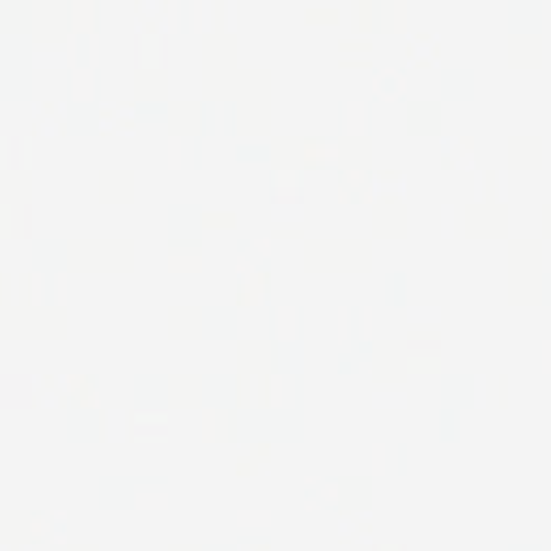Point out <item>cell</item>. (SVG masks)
Wrapping results in <instances>:
<instances>
[{
    "mask_svg": "<svg viewBox=\"0 0 551 551\" xmlns=\"http://www.w3.org/2000/svg\"><path fill=\"white\" fill-rule=\"evenodd\" d=\"M336 160H338L336 142H327V140H306L304 142V166L306 168H319L325 164H332Z\"/></svg>",
    "mask_w": 551,
    "mask_h": 551,
    "instance_id": "1",
    "label": "cell"
},
{
    "mask_svg": "<svg viewBox=\"0 0 551 551\" xmlns=\"http://www.w3.org/2000/svg\"><path fill=\"white\" fill-rule=\"evenodd\" d=\"M338 15H341V11H336V9H330V11H325V9H319V11H306V22H321V24H338Z\"/></svg>",
    "mask_w": 551,
    "mask_h": 551,
    "instance_id": "2",
    "label": "cell"
},
{
    "mask_svg": "<svg viewBox=\"0 0 551 551\" xmlns=\"http://www.w3.org/2000/svg\"><path fill=\"white\" fill-rule=\"evenodd\" d=\"M265 392H267V405H282V379L280 377H269V381H265Z\"/></svg>",
    "mask_w": 551,
    "mask_h": 551,
    "instance_id": "3",
    "label": "cell"
},
{
    "mask_svg": "<svg viewBox=\"0 0 551 551\" xmlns=\"http://www.w3.org/2000/svg\"><path fill=\"white\" fill-rule=\"evenodd\" d=\"M343 181H345V189H362V185L368 181V175L362 173V171H349L343 175Z\"/></svg>",
    "mask_w": 551,
    "mask_h": 551,
    "instance_id": "4",
    "label": "cell"
},
{
    "mask_svg": "<svg viewBox=\"0 0 551 551\" xmlns=\"http://www.w3.org/2000/svg\"><path fill=\"white\" fill-rule=\"evenodd\" d=\"M341 48L343 50H370L373 48V44L370 41H341Z\"/></svg>",
    "mask_w": 551,
    "mask_h": 551,
    "instance_id": "5",
    "label": "cell"
},
{
    "mask_svg": "<svg viewBox=\"0 0 551 551\" xmlns=\"http://www.w3.org/2000/svg\"><path fill=\"white\" fill-rule=\"evenodd\" d=\"M341 67H366V69H368V67H373V62H370V60H353V62H347V60H345V62H341Z\"/></svg>",
    "mask_w": 551,
    "mask_h": 551,
    "instance_id": "6",
    "label": "cell"
},
{
    "mask_svg": "<svg viewBox=\"0 0 551 551\" xmlns=\"http://www.w3.org/2000/svg\"><path fill=\"white\" fill-rule=\"evenodd\" d=\"M237 269H239V271H248V269H250V263L246 261V257H241V259H239V263H237Z\"/></svg>",
    "mask_w": 551,
    "mask_h": 551,
    "instance_id": "7",
    "label": "cell"
},
{
    "mask_svg": "<svg viewBox=\"0 0 551 551\" xmlns=\"http://www.w3.org/2000/svg\"><path fill=\"white\" fill-rule=\"evenodd\" d=\"M273 237H302V232H276Z\"/></svg>",
    "mask_w": 551,
    "mask_h": 551,
    "instance_id": "8",
    "label": "cell"
}]
</instances>
